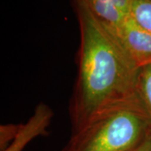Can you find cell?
<instances>
[{
    "mask_svg": "<svg viewBox=\"0 0 151 151\" xmlns=\"http://www.w3.org/2000/svg\"><path fill=\"white\" fill-rule=\"evenodd\" d=\"M76 3L80 46L69 106L71 131L102 114L140 102L136 87L139 68L81 0Z\"/></svg>",
    "mask_w": 151,
    "mask_h": 151,
    "instance_id": "6da1fadb",
    "label": "cell"
},
{
    "mask_svg": "<svg viewBox=\"0 0 151 151\" xmlns=\"http://www.w3.org/2000/svg\"><path fill=\"white\" fill-rule=\"evenodd\" d=\"M151 135V120L141 102L102 114L71 131L60 151H132Z\"/></svg>",
    "mask_w": 151,
    "mask_h": 151,
    "instance_id": "7a4b0ae2",
    "label": "cell"
},
{
    "mask_svg": "<svg viewBox=\"0 0 151 151\" xmlns=\"http://www.w3.org/2000/svg\"><path fill=\"white\" fill-rule=\"evenodd\" d=\"M107 29L116 38L139 69L151 64V33L132 15L119 26Z\"/></svg>",
    "mask_w": 151,
    "mask_h": 151,
    "instance_id": "3957f363",
    "label": "cell"
},
{
    "mask_svg": "<svg viewBox=\"0 0 151 151\" xmlns=\"http://www.w3.org/2000/svg\"><path fill=\"white\" fill-rule=\"evenodd\" d=\"M54 118L52 108L45 103H38L31 117L21 124L14 139L4 151H23L33 139L48 134L49 126Z\"/></svg>",
    "mask_w": 151,
    "mask_h": 151,
    "instance_id": "277c9868",
    "label": "cell"
},
{
    "mask_svg": "<svg viewBox=\"0 0 151 151\" xmlns=\"http://www.w3.org/2000/svg\"><path fill=\"white\" fill-rule=\"evenodd\" d=\"M107 29L120 25L132 15L133 0H81Z\"/></svg>",
    "mask_w": 151,
    "mask_h": 151,
    "instance_id": "5b68a950",
    "label": "cell"
},
{
    "mask_svg": "<svg viewBox=\"0 0 151 151\" xmlns=\"http://www.w3.org/2000/svg\"><path fill=\"white\" fill-rule=\"evenodd\" d=\"M136 87L138 97L151 120V64L139 69Z\"/></svg>",
    "mask_w": 151,
    "mask_h": 151,
    "instance_id": "8992f818",
    "label": "cell"
},
{
    "mask_svg": "<svg viewBox=\"0 0 151 151\" xmlns=\"http://www.w3.org/2000/svg\"><path fill=\"white\" fill-rule=\"evenodd\" d=\"M132 16L151 33V0H133Z\"/></svg>",
    "mask_w": 151,
    "mask_h": 151,
    "instance_id": "52a82bcc",
    "label": "cell"
},
{
    "mask_svg": "<svg viewBox=\"0 0 151 151\" xmlns=\"http://www.w3.org/2000/svg\"><path fill=\"white\" fill-rule=\"evenodd\" d=\"M21 124H5L0 126V151L9 147L20 128Z\"/></svg>",
    "mask_w": 151,
    "mask_h": 151,
    "instance_id": "ba28073f",
    "label": "cell"
},
{
    "mask_svg": "<svg viewBox=\"0 0 151 151\" xmlns=\"http://www.w3.org/2000/svg\"><path fill=\"white\" fill-rule=\"evenodd\" d=\"M132 151H151V135L147 138L140 145Z\"/></svg>",
    "mask_w": 151,
    "mask_h": 151,
    "instance_id": "9c48e42d",
    "label": "cell"
}]
</instances>
